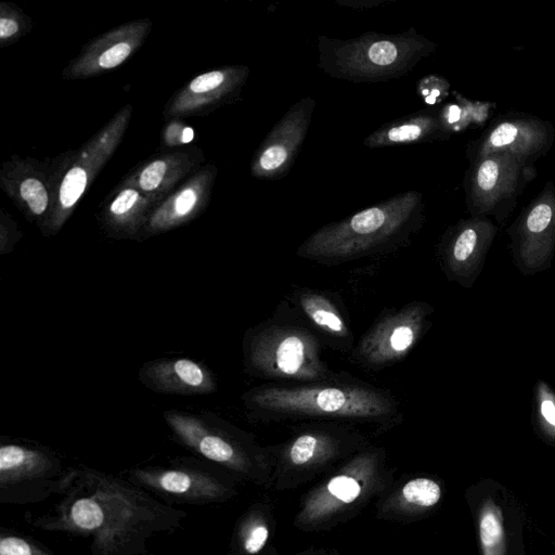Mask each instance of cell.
Wrapping results in <instances>:
<instances>
[{
	"label": "cell",
	"instance_id": "cell-30",
	"mask_svg": "<svg viewBox=\"0 0 555 555\" xmlns=\"http://www.w3.org/2000/svg\"><path fill=\"white\" fill-rule=\"evenodd\" d=\"M449 81L439 75L430 74L422 77L416 83V93L428 106L442 103L450 94Z\"/></svg>",
	"mask_w": 555,
	"mask_h": 555
},
{
	"label": "cell",
	"instance_id": "cell-16",
	"mask_svg": "<svg viewBox=\"0 0 555 555\" xmlns=\"http://www.w3.org/2000/svg\"><path fill=\"white\" fill-rule=\"evenodd\" d=\"M315 105L313 98L304 96L287 109L255 152L253 177L276 180L289 172L308 134Z\"/></svg>",
	"mask_w": 555,
	"mask_h": 555
},
{
	"label": "cell",
	"instance_id": "cell-20",
	"mask_svg": "<svg viewBox=\"0 0 555 555\" xmlns=\"http://www.w3.org/2000/svg\"><path fill=\"white\" fill-rule=\"evenodd\" d=\"M139 380L156 392L197 396L217 389L211 371L189 358H165L149 361L139 371Z\"/></svg>",
	"mask_w": 555,
	"mask_h": 555
},
{
	"label": "cell",
	"instance_id": "cell-33",
	"mask_svg": "<svg viewBox=\"0 0 555 555\" xmlns=\"http://www.w3.org/2000/svg\"><path fill=\"white\" fill-rule=\"evenodd\" d=\"M328 491L343 502H352L360 493L359 483L351 477L337 476L328 482Z\"/></svg>",
	"mask_w": 555,
	"mask_h": 555
},
{
	"label": "cell",
	"instance_id": "cell-9",
	"mask_svg": "<svg viewBox=\"0 0 555 555\" xmlns=\"http://www.w3.org/2000/svg\"><path fill=\"white\" fill-rule=\"evenodd\" d=\"M210 464L204 459L183 456L170 460L168 466L131 468L126 478L170 506L205 505L221 501L229 493V487Z\"/></svg>",
	"mask_w": 555,
	"mask_h": 555
},
{
	"label": "cell",
	"instance_id": "cell-23",
	"mask_svg": "<svg viewBox=\"0 0 555 555\" xmlns=\"http://www.w3.org/2000/svg\"><path fill=\"white\" fill-rule=\"evenodd\" d=\"M155 205L131 186L118 185L100 211L104 231L115 238H139L142 236Z\"/></svg>",
	"mask_w": 555,
	"mask_h": 555
},
{
	"label": "cell",
	"instance_id": "cell-1",
	"mask_svg": "<svg viewBox=\"0 0 555 555\" xmlns=\"http://www.w3.org/2000/svg\"><path fill=\"white\" fill-rule=\"evenodd\" d=\"M186 517L127 478L81 465L73 467L50 509L24 520L41 531L90 539V555H147L153 538L182 529Z\"/></svg>",
	"mask_w": 555,
	"mask_h": 555
},
{
	"label": "cell",
	"instance_id": "cell-6",
	"mask_svg": "<svg viewBox=\"0 0 555 555\" xmlns=\"http://www.w3.org/2000/svg\"><path fill=\"white\" fill-rule=\"evenodd\" d=\"M537 176L533 160L509 152H494L470 162L463 181L469 216L492 217L503 225Z\"/></svg>",
	"mask_w": 555,
	"mask_h": 555
},
{
	"label": "cell",
	"instance_id": "cell-14",
	"mask_svg": "<svg viewBox=\"0 0 555 555\" xmlns=\"http://www.w3.org/2000/svg\"><path fill=\"white\" fill-rule=\"evenodd\" d=\"M67 158L62 156L60 164L51 165L31 158L13 157L1 169L2 188L41 230L52 215Z\"/></svg>",
	"mask_w": 555,
	"mask_h": 555
},
{
	"label": "cell",
	"instance_id": "cell-3",
	"mask_svg": "<svg viewBox=\"0 0 555 555\" xmlns=\"http://www.w3.org/2000/svg\"><path fill=\"white\" fill-rule=\"evenodd\" d=\"M424 222L423 194L406 191L324 224L299 245L297 256L335 266L387 254L409 244Z\"/></svg>",
	"mask_w": 555,
	"mask_h": 555
},
{
	"label": "cell",
	"instance_id": "cell-7",
	"mask_svg": "<svg viewBox=\"0 0 555 555\" xmlns=\"http://www.w3.org/2000/svg\"><path fill=\"white\" fill-rule=\"evenodd\" d=\"M73 467L53 451L21 442L0 444V503L37 504L66 491Z\"/></svg>",
	"mask_w": 555,
	"mask_h": 555
},
{
	"label": "cell",
	"instance_id": "cell-4",
	"mask_svg": "<svg viewBox=\"0 0 555 555\" xmlns=\"http://www.w3.org/2000/svg\"><path fill=\"white\" fill-rule=\"evenodd\" d=\"M318 66L332 78L350 82H383L410 72L437 48L413 27L400 34L369 31L341 40L318 37Z\"/></svg>",
	"mask_w": 555,
	"mask_h": 555
},
{
	"label": "cell",
	"instance_id": "cell-19",
	"mask_svg": "<svg viewBox=\"0 0 555 555\" xmlns=\"http://www.w3.org/2000/svg\"><path fill=\"white\" fill-rule=\"evenodd\" d=\"M216 177L217 167L214 164L196 171L155 207L141 237L167 232L201 215L209 203Z\"/></svg>",
	"mask_w": 555,
	"mask_h": 555
},
{
	"label": "cell",
	"instance_id": "cell-26",
	"mask_svg": "<svg viewBox=\"0 0 555 555\" xmlns=\"http://www.w3.org/2000/svg\"><path fill=\"white\" fill-rule=\"evenodd\" d=\"M456 102L439 107L438 116L449 134L465 130L472 124L483 122L492 106L490 103L473 102L453 91Z\"/></svg>",
	"mask_w": 555,
	"mask_h": 555
},
{
	"label": "cell",
	"instance_id": "cell-31",
	"mask_svg": "<svg viewBox=\"0 0 555 555\" xmlns=\"http://www.w3.org/2000/svg\"><path fill=\"white\" fill-rule=\"evenodd\" d=\"M26 31V17L18 9L9 3H1L0 10V41L10 43Z\"/></svg>",
	"mask_w": 555,
	"mask_h": 555
},
{
	"label": "cell",
	"instance_id": "cell-32",
	"mask_svg": "<svg viewBox=\"0 0 555 555\" xmlns=\"http://www.w3.org/2000/svg\"><path fill=\"white\" fill-rule=\"evenodd\" d=\"M193 140L194 130L180 120H171L163 130L162 144L166 147L185 145Z\"/></svg>",
	"mask_w": 555,
	"mask_h": 555
},
{
	"label": "cell",
	"instance_id": "cell-24",
	"mask_svg": "<svg viewBox=\"0 0 555 555\" xmlns=\"http://www.w3.org/2000/svg\"><path fill=\"white\" fill-rule=\"evenodd\" d=\"M450 137L439 119L438 111L425 108L384 124L364 139L363 145L369 149L389 147L448 140Z\"/></svg>",
	"mask_w": 555,
	"mask_h": 555
},
{
	"label": "cell",
	"instance_id": "cell-11",
	"mask_svg": "<svg viewBox=\"0 0 555 555\" xmlns=\"http://www.w3.org/2000/svg\"><path fill=\"white\" fill-rule=\"evenodd\" d=\"M506 233L514 266L526 276L551 268L555 254V184L548 181Z\"/></svg>",
	"mask_w": 555,
	"mask_h": 555
},
{
	"label": "cell",
	"instance_id": "cell-25",
	"mask_svg": "<svg viewBox=\"0 0 555 555\" xmlns=\"http://www.w3.org/2000/svg\"><path fill=\"white\" fill-rule=\"evenodd\" d=\"M478 533L481 555H506L503 512L491 498L483 500L479 508Z\"/></svg>",
	"mask_w": 555,
	"mask_h": 555
},
{
	"label": "cell",
	"instance_id": "cell-12",
	"mask_svg": "<svg viewBox=\"0 0 555 555\" xmlns=\"http://www.w3.org/2000/svg\"><path fill=\"white\" fill-rule=\"evenodd\" d=\"M164 418L175 438L202 459L235 469L248 462L244 434L215 414L168 410Z\"/></svg>",
	"mask_w": 555,
	"mask_h": 555
},
{
	"label": "cell",
	"instance_id": "cell-28",
	"mask_svg": "<svg viewBox=\"0 0 555 555\" xmlns=\"http://www.w3.org/2000/svg\"><path fill=\"white\" fill-rule=\"evenodd\" d=\"M0 555H56L33 538L1 528Z\"/></svg>",
	"mask_w": 555,
	"mask_h": 555
},
{
	"label": "cell",
	"instance_id": "cell-8",
	"mask_svg": "<svg viewBox=\"0 0 555 555\" xmlns=\"http://www.w3.org/2000/svg\"><path fill=\"white\" fill-rule=\"evenodd\" d=\"M132 106L126 105L77 152H70L61 178L52 215L41 230L56 234L72 216L90 183L112 157L129 126Z\"/></svg>",
	"mask_w": 555,
	"mask_h": 555
},
{
	"label": "cell",
	"instance_id": "cell-13",
	"mask_svg": "<svg viewBox=\"0 0 555 555\" xmlns=\"http://www.w3.org/2000/svg\"><path fill=\"white\" fill-rule=\"evenodd\" d=\"M498 230L491 218L472 216L447 229L438 244L437 256L450 282L466 289L473 287L482 272Z\"/></svg>",
	"mask_w": 555,
	"mask_h": 555
},
{
	"label": "cell",
	"instance_id": "cell-21",
	"mask_svg": "<svg viewBox=\"0 0 555 555\" xmlns=\"http://www.w3.org/2000/svg\"><path fill=\"white\" fill-rule=\"evenodd\" d=\"M202 160L199 153H165L138 166L119 185L134 188L156 207L184 177L196 170Z\"/></svg>",
	"mask_w": 555,
	"mask_h": 555
},
{
	"label": "cell",
	"instance_id": "cell-5",
	"mask_svg": "<svg viewBox=\"0 0 555 555\" xmlns=\"http://www.w3.org/2000/svg\"><path fill=\"white\" fill-rule=\"evenodd\" d=\"M243 359L248 374L273 383H319L338 376L322 357L317 332L294 318L274 317L249 328Z\"/></svg>",
	"mask_w": 555,
	"mask_h": 555
},
{
	"label": "cell",
	"instance_id": "cell-10",
	"mask_svg": "<svg viewBox=\"0 0 555 555\" xmlns=\"http://www.w3.org/2000/svg\"><path fill=\"white\" fill-rule=\"evenodd\" d=\"M433 307L414 300L379 315L350 354L353 362L377 370L402 361L430 326Z\"/></svg>",
	"mask_w": 555,
	"mask_h": 555
},
{
	"label": "cell",
	"instance_id": "cell-35",
	"mask_svg": "<svg viewBox=\"0 0 555 555\" xmlns=\"http://www.w3.org/2000/svg\"><path fill=\"white\" fill-rule=\"evenodd\" d=\"M268 539V529L263 526L254 527L244 540V550L248 554L259 552Z\"/></svg>",
	"mask_w": 555,
	"mask_h": 555
},
{
	"label": "cell",
	"instance_id": "cell-18",
	"mask_svg": "<svg viewBox=\"0 0 555 555\" xmlns=\"http://www.w3.org/2000/svg\"><path fill=\"white\" fill-rule=\"evenodd\" d=\"M249 75V67L224 66L194 77L168 102L165 115L185 117L207 114L234 101Z\"/></svg>",
	"mask_w": 555,
	"mask_h": 555
},
{
	"label": "cell",
	"instance_id": "cell-36",
	"mask_svg": "<svg viewBox=\"0 0 555 555\" xmlns=\"http://www.w3.org/2000/svg\"><path fill=\"white\" fill-rule=\"evenodd\" d=\"M385 0H361V1H351V0H336V3L339 5H345L353 9H370L377 7L384 3Z\"/></svg>",
	"mask_w": 555,
	"mask_h": 555
},
{
	"label": "cell",
	"instance_id": "cell-27",
	"mask_svg": "<svg viewBox=\"0 0 555 555\" xmlns=\"http://www.w3.org/2000/svg\"><path fill=\"white\" fill-rule=\"evenodd\" d=\"M532 423L538 435L555 446V391L542 379L533 386Z\"/></svg>",
	"mask_w": 555,
	"mask_h": 555
},
{
	"label": "cell",
	"instance_id": "cell-17",
	"mask_svg": "<svg viewBox=\"0 0 555 555\" xmlns=\"http://www.w3.org/2000/svg\"><path fill=\"white\" fill-rule=\"evenodd\" d=\"M151 29V21L141 18L108 30L87 43L63 76L85 79L118 67L142 46Z\"/></svg>",
	"mask_w": 555,
	"mask_h": 555
},
{
	"label": "cell",
	"instance_id": "cell-22",
	"mask_svg": "<svg viewBox=\"0 0 555 555\" xmlns=\"http://www.w3.org/2000/svg\"><path fill=\"white\" fill-rule=\"evenodd\" d=\"M289 298L317 334H321L333 348L351 352V328L343 310L331 295L323 291L300 287L293 291Z\"/></svg>",
	"mask_w": 555,
	"mask_h": 555
},
{
	"label": "cell",
	"instance_id": "cell-29",
	"mask_svg": "<svg viewBox=\"0 0 555 555\" xmlns=\"http://www.w3.org/2000/svg\"><path fill=\"white\" fill-rule=\"evenodd\" d=\"M402 494L410 503L429 507L439 501L441 490L438 483L431 479L416 478L403 487Z\"/></svg>",
	"mask_w": 555,
	"mask_h": 555
},
{
	"label": "cell",
	"instance_id": "cell-2",
	"mask_svg": "<svg viewBox=\"0 0 555 555\" xmlns=\"http://www.w3.org/2000/svg\"><path fill=\"white\" fill-rule=\"evenodd\" d=\"M248 413L260 420L328 418L388 423L402 416L388 390L337 376L306 384L268 383L242 396Z\"/></svg>",
	"mask_w": 555,
	"mask_h": 555
},
{
	"label": "cell",
	"instance_id": "cell-15",
	"mask_svg": "<svg viewBox=\"0 0 555 555\" xmlns=\"http://www.w3.org/2000/svg\"><path fill=\"white\" fill-rule=\"evenodd\" d=\"M555 142V129L548 120L513 113L494 119L486 130L467 144L466 156L473 162L494 152H509L535 162Z\"/></svg>",
	"mask_w": 555,
	"mask_h": 555
},
{
	"label": "cell",
	"instance_id": "cell-34",
	"mask_svg": "<svg viewBox=\"0 0 555 555\" xmlns=\"http://www.w3.org/2000/svg\"><path fill=\"white\" fill-rule=\"evenodd\" d=\"M22 232L17 224L2 212L0 221V254L5 255L13 250L15 244L21 238Z\"/></svg>",
	"mask_w": 555,
	"mask_h": 555
}]
</instances>
